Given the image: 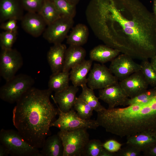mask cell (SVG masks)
<instances>
[{"instance_id": "6da1fadb", "label": "cell", "mask_w": 156, "mask_h": 156, "mask_svg": "<svg viewBox=\"0 0 156 156\" xmlns=\"http://www.w3.org/2000/svg\"><path fill=\"white\" fill-rule=\"evenodd\" d=\"M86 14L105 44L142 60L156 54V22L140 0H91Z\"/></svg>"}, {"instance_id": "7a4b0ae2", "label": "cell", "mask_w": 156, "mask_h": 156, "mask_svg": "<svg viewBox=\"0 0 156 156\" xmlns=\"http://www.w3.org/2000/svg\"><path fill=\"white\" fill-rule=\"evenodd\" d=\"M52 91L32 87L16 103L13 110V124L30 145L41 148L58 111L51 103Z\"/></svg>"}, {"instance_id": "3957f363", "label": "cell", "mask_w": 156, "mask_h": 156, "mask_svg": "<svg viewBox=\"0 0 156 156\" xmlns=\"http://www.w3.org/2000/svg\"><path fill=\"white\" fill-rule=\"evenodd\" d=\"M96 120L106 131L121 137L156 129V89L143 102L98 112Z\"/></svg>"}, {"instance_id": "277c9868", "label": "cell", "mask_w": 156, "mask_h": 156, "mask_svg": "<svg viewBox=\"0 0 156 156\" xmlns=\"http://www.w3.org/2000/svg\"><path fill=\"white\" fill-rule=\"evenodd\" d=\"M0 142L11 156H41L38 149L29 144L17 131L1 129Z\"/></svg>"}, {"instance_id": "5b68a950", "label": "cell", "mask_w": 156, "mask_h": 156, "mask_svg": "<svg viewBox=\"0 0 156 156\" xmlns=\"http://www.w3.org/2000/svg\"><path fill=\"white\" fill-rule=\"evenodd\" d=\"M34 83V79L27 75L20 74L15 75L1 87L0 98L10 103H16L33 87Z\"/></svg>"}, {"instance_id": "8992f818", "label": "cell", "mask_w": 156, "mask_h": 156, "mask_svg": "<svg viewBox=\"0 0 156 156\" xmlns=\"http://www.w3.org/2000/svg\"><path fill=\"white\" fill-rule=\"evenodd\" d=\"M87 129L81 128L70 131L60 130L57 133L64 147L63 156H82L84 148L90 140Z\"/></svg>"}, {"instance_id": "52a82bcc", "label": "cell", "mask_w": 156, "mask_h": 156, "mask_svg": "<svg viewBox=\"0 0 156 156\" xmlns=\"http://www.w3.org/2000/svg\"><path fill=\"white\" fill-rule=\"evenodd\" d=\"M58 109L59 117L52 123L51 127H56L61 131H70L81 128L95 130L99 126L96 120L80 118L73 108L66 113Z\"/></svg>"}, {"instance_id": "ba28073f", "label": "cell", "mask_w": 156, "mask_h": 156, "mask_svg": "<svg viewBox=\"0 0 156 156\" xmlns=\"http://www.w3.org/2000/svg\"><path fill=\"white\" fill-rule=\"evenodd\" d=\"M23 60L15 49H1L0 54V75L7 81L15 75L22 67Z\"/></svg>"}, {"instance_id": "9c48e42d", "label": "cell", "mask_w": 156, "mask_h": 156, "mask_svg": "<svg viewBox=\"0 0 156 156\" xmlns=\"http://www.w3.org/2000/svg\"><path fill=\"white\" fill-rule=\"evenodd\" d=\"M118 83L109 68L103 64L95 63L90 70L87 84L93 90H99Z\"/></svg>"}, {"instance_id": "30bf717a", "label": "cell", "mask_w": 156, "mask_h": 156, "mask_svg": "<svg viewBox=\"0 0 156 156\" xmlns=\"http://www.w3.org/2000/svg\"><path fill=\"white\" fill-rule=\"evenodd\" d=\"M74 23L73 18L61 16L47 25L43 33L44 38L53 44L62 43Z\"/></svg>"}, {"instance_id": "8fae6325", "label": "cell", "mask_w": 156, "mask_h": 156, "mask_svg": "<svg viewBox=\"0 0 156 156\" xmlns=\"http://www.w3.org/2000/svg\"><path fill=\"white\" fill-rule=\"evenodd\" d=\"M130 56L122 53L111 61L109 69L117 79L121 81L133 73L139 71L141 65Z\"/></svg>"}, {"instance_id": "7c38bea8", "label": "cell", "mask_w": 156, "mask_h": 156, "mask_svg": "<svg viewBox=\"0 0 156 156\" xmlns=\"http://www.w3.org/2000/svg\"><path fill=\"white\" fill-rule=\"evenodd\" d=\"M98 97L107 104L108 109L119 105L126 106L129 98L119 83L99 90Z\"/></svg>"}, {"instance_id": "4fadbf2b", "label": "cell", "mask_w": 156, "mask_h": 156, "mask_svg": "<svg viewBox=\"0 0 156 156\" xmlns=\"http://www.w3.org/2000/svg\"><path fill=\"white\" fill-rule=\"evenodd\" d=\"M119 83L130 98L144 92L149 86L140 70L133 73Z\"/></svg>"}, {"instance_id": "5bb4252c", "label": "cell", "mask_w": 156, "mask_h": 156, "mask_svg": "<svg viewBox=\"0 0 156 156\" xmlns=\"http://www.w3.org/2000/svg\"><path fill=\"white\" fill-rule=\"evenodd\" d=\"M23 28L34 37L43 34L47 25L42 16L38 13L29 12L24 15L21 20Z\"/></svg>"}, {"instance_id": "9a60e30c", "label": "cell", "mask_w": 156, "mask_h": 156, "mask_svg": "<svg viewBox=\"0 0 156 156\" xmlns=\"http://www.w3.org/2000/svg\"><path fill=\"white\" fill-rule=\"evenodd\" d=\"M23 9L20 0H0V22L12 19L21 20Z\"/></svg>"}, {"instance_id": "2e32d148", "label": "cell", "mask_w": 156, "mask_h": 156, "mask_svg": "<svg viewBox=\"0 0 156 156\" xmlns=\"http://www.w3.org/2000/svg\"><path fill=\"white\" fill-rule=\"evenodd\" d=\"M79 89L78 87L73 85L62 91L55 93L54 96L52 98L57 108L65 113L69 111L73 107Z\"/></svg>"}, {"instance_id": "e0dca14e", "label": "cell", "mask_w": 156, "mask_h": 156, "mask_svg": "<svg viewBox=\"0 0 156 156\" xmlns=\"http://www.w3.org/2000/svg\"><path fill=\"white\" fill-rule=\"evenodd\" d=\"M66 49L65 45L62 43L54 44L50 48L47 58L52 73L62 71Z\"/></svg>"}, {"instance_id": "ac0fdd59", "label": "cell", "mask_w": 156, "mask_h": 156, "mask_svg": "<svg viewBox=\"0 0 156 156\" xmlns=\"http://www.w3.org/2000/svg\"><path fill=\"white\" fill-rule=\"evenodd\" d=\"M92 60H84L73 67L70 72V79L73 85L77 87L87 84V75L90 70Z\"/></svg>"}, {"instance_id": "d6986e66", "label": "cell", "mask_w": 156, "mask_h": 156, "mask_svg": "<svg viewBox=\"0 0 156 156\" xmlns=\"http://www.w3.org/2000/svg\"><path fill=\"white\" fill-rule=\"evenodd\" d=\"M86 55V50L81 46L70 45L66 50L62 71L69 72L73 67L85 60Z\"/></svg>"}, {"instance_id": "ffe728a7", "label": "cell", "mask_w": 156, "mask_h": 156, "mask_svg": "<svg viewBox=\"0 0 156 156\" xmlns=\"http://www.w3.org/2000/svg\"><path fill=\"white\" fill-rule=\"evenodd\" d=\"M120 53L118 50L105 44L99 45L91 50L89 53L90 60L103 64L113 60Z\"/></svg>"}, {"instance_id": "44dd1931", "label": "cell", "mask_w": 156, "mask_h": 156, "mask_svg": "<svg viewBox=\"0 0 156 156\" xmlns=\"http://www.w3.org/2000/svg\"><path fill=\"white\" fill-rule=\"evenodd\" d=\"M156 142L151 132H144L127 137V144L132 146L143 152Z\"/></svg>"}, {"instance_id": "7402d4cb", "label": "cell", "mask_w": 156, "mask_h": 156, "mask_svg": "<svg viewBox=\"0 0 156 156\" xmlns=\"http://www.w3.org/2000/svg\"><path fill=\"white\" fill-rule=\"evenodd\" d=\"M41 148V156H63L64 147L57 134L47 138Z\"/></svg>"}, {"instance_id": "603a6c76", "label": "cell", "mask_w": 156, "mask_h": 156, "mask_svg": "<svg viewBox=\"0 0 156 156\" xmlns=\"http://www.w3.org/2000/svg\"><path fill=\"white\" fill-rule=\"evenodd\" d=\"M89 34L88 28L85 25L77 24L67 36V43L70 45L81 46L87 42Z\"/></svg>"}, {"instance_id": "cb8c5ba5", "label": "cell", "mask_w": 156, "mask_h": 156, "mask_svg": "<svg viewBox=\"0 0 156 156\" xmlns=\"http://www.w3.org/2000/svg\"><path fill=\"white\" fill-rule=\"evenodd\" d=\"M69 72L61 71L52 73L48 83V88L55 93L60 92L69 87Z\"/></svg>"}, {"instance_id": "d4e9b609", "label": "cell", "mask_w": 156, "mask_h": 156, "mask_svg": "<svg viewBox=\"0 0 156 156\" xmlns=\"http://www.w3.org/2000/svg\"><path fill=\"white\" fill-rule=\"evenodd\" d=\"M81 87L82 92L78 97L86 102L93 110L98 112L106 109L101 104L99 99L95 95L93 90L88 87L87 84Z\"/></svg>"}, {"instance_id": "484cf974", "label": "cell", "mask_w": 156, "mask_h": 156, "mask_svg": "<svg viewBox=\"0 0 156 156\" xmlns=\"http://www.w3.org/2000/svg\"><path fill=\"white\" fill-rule=\"evenodd\" d=\"M38 13L42 16L47 25L61 17L51 0H45L43 6Z\"/></svg>"}, {"instance_id": "4316f807", "label": "cell", "mask_w": 156, "mask_h": 156, "mask_svg": "<svg viewBox=\"0 0 156 156\" xmlns=\"http://www.w3.org/2000/svg\"><path fill=\"white\" fill-rule=\"evenodd\" d=\"M61 16L73 18L76 13V5L66 0H51Z\"/></svg>"}, {"instance_id": "83f0119b", "label": "cell", "mask_w": 156, "mask_h": 156, "mask_svg": "<svg viewBox=\"0 0 156 156\" xmlns=\"http://www.w3.org/2000/svg\"><path fill=\"white\" fill-rule=\"evenodd\" d=\"M140 71L149 86H156V71L148 59L142 60Z\"/></svg>"}, {"instance_id": "f1b7e54d", "label": "cell", "mask_w": 156, "mask_h": 156, "mask_svg": "<svg viewBox=\"0 0 156 156\" xmlns=\"http://www.w3.org/2000/svg\"><path fill=\"white\" fill-rule=\"evenodd\" d=\"M73 107L79 116L83 119H89L92 115V108L79 97H77Z\"/></svg>"}, {"instance_id": "f546056e", "label": "cell", "mask_w": 156, "mask_h": 156, "mask_svg": "<svg viewBox=\"0 0 156 156\" xmlns=\"http://www.w3.org/2000/svg\"><path fill=\"white\" fill-rule=\"evenodd\" d=\"M102 144L99 140H89L84 148L82 156H99L103 148Z\"/></svg>"}, {"instance_id": "4dcf8cb0", "label": "cell", "mask_w": 156, "mask_h": 156, "mask_svg": "<svg viewBox=\"0 0 156 156\" xmlns=\"http://www.w3.org/2000/svg\"><path fill=\"white\" fill-rule=\"evenodd\" d=\"M17 32L5 31L0 34V45L1 49L12 48L16 39Z\"/></svg>"}, {"instance_id": "1f68e13d", "label": "cell", "mask_w": 156, "mask_h": 156, "mask_svg": "<svg viewBox=\"0 0 156 156\" xmlns=\"http://www.w3.org/2000/svg\"><path fill=\"white\" fill-rule=\"evenodd\" d=\"M20 1L23 9L28 12L38 13L45 0H20Z\"/></svg>"}, {"instance_id": "d6a6232c", "label": "cell", "mask_w": 156, "mask_h": 156, "mask_svg": "<svg viewBox=\"0 0 156 156\" xmlns=\"http://www.w3.org/2000/svg\"><path fill=\"white\" fill-rule=\"evenodd\" d=\"M141 151L134 147L130 145L121 148L116 153V156H139Z\"/></svg>"}, {"instance_id": "836d02e7", "label": "cell", "mask_w": 156, "mask_h": 156, "mask_svg": "<svg viewBox=\"0 0 156 156\" xmlns=\"http://www.w3.org/2000/svg\"><path fill=\"white\" fill-rule=\"evenodd\" d=\"M103 148L113 153H116L121 148L122 144L113 139L107 140L103 143Z\"/></svg>"}, {"instance_id": "e575fe53", "label": "cell", "mask_w": 156, "mask_h": 156, "mask_svg": "<svg viewBox=\"0 0 156 156\" xmlns=\"http://www.w3.org/2000/svg\"><path fill=\"white\" fill-rule=\"evenodd\" d=\"M17 20L10 19L6 22L2 23L0 25V28L5 31L11 32L17 31L18 26L17 25Z\"/></svg>"}, {"instance_id": "d590c367", "label": "cell", "mask_w": 156, "mask_h": 156, "mask_svg": "<svg viewBox=\"0 0 156 156\" xmlns=\"http://www.w3.org/2000/svg\"><path fill=\"white\" fill-rule=\"evenodd\" d=\"M143 153L144 156H156V142Z\"/></svg>"}, {"instance_id": "8d00e7d4", "label": "cell", "mask_w": 156, "mask_h": 156, "mask_svg": "<svg viewBox=\"0 0 156 156\" xmlns=\"http://www.w3.org/2000/svg\"><path fill=\"white\" fill-rule=\"evenodd\" d=\"M9 155L7 149L2 144H0V156H7Z\"/></svg>"}, {"instance_id": "74e56055", "label": "cell", "mask_w": 156, "mask_h": 156, "mask_svg": "<svg viewBox=\"0 0 156 156\" xmlns=\"http://www.w3.org/2000/svg\"><path fill=\"white\" fill-rule=\"evenodd\" d=\"M99 156H116V153L111 152L103 148Z\"/></svg>"}, {"instance_id": "f35d334b", "label": "cell", "mask_w": 156, "mask_h": 156, "mask_svg": "<svg viewBox=\"0 0 156 156\" xmlns=\"http://www.w3.org/2000/svg\"><path fill=\"white\" fill-rule=\"evenodd\" d=\"M151 63L156 71V54L151 59Z\"/></svg>"}, {"instance_id": "ab89813d", "label": "cell", "mask_w": 156, "mask_h": 156, "mask_svg": "<svg viewBox=\"0 0 156 156\" xmlns=\"http://www.w3.org/2000/svg\"><path fill=\"white\" fill-rule=\"evenodd\" d=\"M153 14L156 22V0H153Z\"/></svg>"}, {"instance_id": "60d3db41", "label": "cell", "mask_w": 156, "mask_h": 156, "mask_svg": "<svg viewBox=\"0 0 156 156\" xmlns=\"http://www.w3.org/2000/svg\"><path fill=\"white\" fill-rule=\"evenodd\" d=\"M71 3L76 5L81 0H66Z\"/></svg>"}, {"instance_id": "b9f144b4", "label": "cell", "mask_w": 156, "mask_h": 156, "mask_svg": "<svg viewBox=\"0 0 156 156\" xmlns=\"http://www.w3.org/2000/svg\"><path fill=\"white\" fill-rule=\"evenodd\" d=\"M151 133L156 138V129L151 132Z\"/></svg>"}]
</instances>
